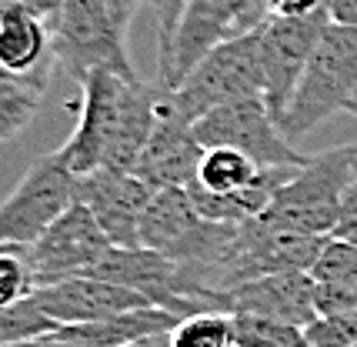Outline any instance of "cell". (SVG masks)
I'll return each mask as SVG.
<instances>
[{
    "label": "cell",
    "instance_id": "21",
    "mask_svg": "<svg viewBox=\"0 0 357 347\" xmlns=\"http://www.w3.org/2000/svg\"><path fill=\"white\" fill-rule=\"evenodd\" d=\"M171 347H237L234 317L227 311H201L181 317L171 331Z\"/></svg>",
    "mask_w": 357,
    "mask_h": 347
},
{
    "label": "cell",
    "instance_id": "26",
    "mask_svg": "<svg viewBox=\"0 0 357 347\" xmlns=\"http://www.w3.org/2000/svg\"><path fill=\"white\" fill-rule=\"evenodd\" d=\"M271 17H311L324 10L327 0H264Z\"/></svg>",
    "mask_w": 357,
    "mask_h": 347
},
{
    "label": "cell",
    "instance_id": "18",
    "mask_svg": "<svg viewBox=\"0 0 357 347\" xmlns=\"http://www.w3.org/2000/svg\"><path fill=\"white\" fill-rule=\"evenodd\" d=\"M267 167H261L257 160H250L241 151L231 147H211L204 154L201 167H197V180L194 187L207 190V194H237V190H248L261 180V174Z\"/></svg>",
    "mask_w": 357,
    "mask_h": 347
},
{
    "label": "cell",
    "instance_id": "6",
    "mask_svg": "<svg viewBox=\"0 0 357 347\" xmlns=\"http://www.w3.org/2000/svg\"><path fill=\"white\" fill-rule=\"evenodd\" d=\"M77 204V177L57 154L37 157L17 187L0 201V251H27L50 224Z\"/></svg>",
    "mask_w": 357,
    "mask_h": 347
},
{
    "label": "cell",
    "instance_id": "12",
    "mask_svg": "<svg viewBox=\"0 0 357 347\" xmlns=\"http://www.w3.org/2000/svg\"><path fill=\"white\" fill-rule=\"evenodd\" d=\"M204 154H207V151H204V144L197 141L194 121L174 107L171 94H164L154 137L144 147L134 174L154 190L190 187V184L197 180V167H201Z\"/></svg>",
    "mask_w": 357,
    "mask_h": 347
},
{
    "label": "cell",
    "instance_id": "2",
    "mask_svg": "<svg viewBox=\"0 0 357 347\" xmlns=\"http://www.w3.org/2000/svg\"><path fill=\"white\" fill-rule=\"evenodd\" d=\"M267 17L264 0H187L174 33L160 44L157 84L174 94L211 50L264 27Z\"/></svg>",
    "mask_w": 357,
    "mask_h": 347
},
{
    "label": "cell",
    "instance_id": "4",
    "mask_svg": "<svg viewBox=\"0 0 357 347\" xmlns=\"http://www.w3.org/2000/svg\"><path fill=\"white\" fill-rule=\"evenodd\" d=\"M50 57L70 80H84L97 70H114L121 77H137L127 61L124 33L110 14L107 0H61L47 17Z\"/></svg>",
    "mask_w": 357,
    "mask_h": 347
},
{
    "label": "cell",
    "instance_id": "17",
    "mask_svg": "<svg viewBox=\"0 0 357 347\" xmlns=\"http://www.w3.org/2000/svg\"><path fill=\"white\" fill-rule=\"evenodd\" d=\"M177 321L181 317L174 311H164V307H137V311L107 317V321L61 327L54 334H61L67 341H77L84 347H127L144 341V337H154V334H171L177 327Z\"/></svg>",
    "mask_w": 357,
    "mask_h": 347
},
{
    "label": "cell",
    "instance_id": "28",
    "mask_svg": "<svg viewBox=\"0 0 357 347\" xmlns=\"http://www.w3.org/2000/svg\"><path fill=\"white\" fill-rule=\"evenodd\" d=\"M327 17L331 24L357 27V0H327Z\"/></svg>",
    "mask_w": 357,
    "mask_h": 347
},
{
    "label": "cell",
    "instance_id": "1",
    "mask_svg": "<svg viewBox=\"0 0 357 347\" xmlns=\"http://www.w3.org/2000/svg\"><path fill=\"white\" fill-rule=\"evenodd\" d=\"M357 97V27L327 24L307 70L297 84L287 111L280 117V130L287 141H297L321 127L327 117L347 111Z\"/></svg>",
    "mask_w": 357,
    "mask_h": 347
},
{
    "label": "cell",
    "instance_id": "9",
    "mask_svg": "<svg viewBox=\"0 0 357 347\" xmlns=\"http://www.w3.org/2000/svg\"><path fill=\"white\" fill-rule=\"evenodd\" d=\"M127 84H130V77H121L114 70H97V74H91L80 84L77 127L54 151L57 160L74 177H87V174L104 167L110 137L117 130V117H121V107H124Z\"/></svg>",
    "mask_w": 357,
    "mask_h": 347
},
{
    "label": "cell",
    "instance_id": "25",
    "mask_svg": "<svg viewBox=\"0 0 357 347\" xmlns=\"http://www.w3.org/2000/svg\"><path fill=\"white\" fill-rule=\"evenodd\" d=\"M334 240L344 244H357V180L344 190L341 207H337V224H334Z\"/></svg>",
    "mask_w": 357,
    "mask_h": 347
},
{
    "label": "cell",
    "instance_id": "5",
    "mask_svg": "<svg viewBox=\"0 0 357 347\" xmlns=\"http://www.w3.org/2000/svg\"><path fill=\"white\" fill-rule=\"evenodd\" d=\"M261 31V27H257ZM257 31L234 37L218 50H211L187 80L171 94L174 107L190 117L194 124L204 114L250 100V97H264V70H261V50H257Z\"/></svg>",
    "mask_w": 357,
    "mask_h": 347
},
{
    "label": "cell",
    "instance_id": "27",
    "mask_svg": "<svg viewBox=\"0 0 357 347\" xmlns=\"http://www.w3.org/2000/svg\"><path fill=\"white\" fill-rule=\"evenodd\" d=\"M144 3H151V7H154V0H107L110 14H114V20H117V27H121V31H127V27H130L134 14H137Z\"/></svg>",
    "mask_w": 357,
    "mask_h": 347
},
{
    "label": "cell",
    "instance_id": "11",
    "mask_svg": "<svg viewBox=\"0 0 357 347\" xmlns=\"http://www.w3.org/2000/svg\"><path fill=\"white\" fill-rule=\"evenodd\" d=\"M154 194L157 190L147 187L137 174L100 167L87 177H77V204L91 210L114 247H140V221Z\"/></svg>",
    "mask_w": 357,
    "mask_h": 347
},
{
    "label": "cell",
    "instance_id": "16",
    "mask_svg": "<svg viewBox=\"0 0 357 347\" xmlns=\"http://www.w3.org/2000/svg\"><path fill=\"white\" fill-rule=\"evenodd\" d=\"M50 54V27L47 17L27 3H10L0 20V67L10 77L37 80V67Z\"/></svg>",
    "mask_w": 357,
    "mask_h": 347
},
{
    "label": "cell",
    "instance_id": "24",
    "mask_svg": "<svg viewBox=\"0 0 357 347\" xmlns=\"http://www.w3.org/2000/svg\"><path fill=\"white\" fill-rule=\"evenodd\" d=\"M317 284H354L357 281V244H344V240H327L324 254L311 270Z\"/></svg>",
    "mask_w": 357,
    "mask_h": 347
},
{
    "label": "cell",
    "instance_id": "3",
    "mask_svg": "<svg viewBox=\"0 0 357 347\" xmlns=\"http://www.w3.org/2000/svg\"><path fill=\"white\" fill-rule=\"evenodd\" d=\"M357 180V144H344L324 154L307 157V164L274 194L264 217L274 227L311 237H331L337 224L344 190Z\"/></svg>",
    "mask_w": 357,
    "mask_h": 347
},
{
    "label": "cell",
    "instance_id": "19",
    "mask_svg": "<svg viewBox=\"0 0 357 347\" xmlns=\"http://www.w3.org/2000/svg\"><path fill=\"white\" fill-rule=\"evenodd\" d=\"M40 80L27 77H3L0 80V141H10L33 121L40 107Z\"/></svg>",
    "mask_w": 357,
    "mask_h": 347
},
{
    "label": "cell",
    "instance_id": "29",
    "mask_svg": "<svg viewBox=\"0 0 357 347\" xmlns=\"http://www.w3.org/2000/svg\"><path fill=\"white\" fill-rule=\"evenodd\" d=\"M17 347H84V344L67 341L61 334H47V337H37V341H27V344H17Z\"/></svg>",
    "mask_w": 357,
    "mask_h": 347
},
{
    "label": "cell",
    "instance_id": "32",
    "mask_svg": "<svg viewBox=\"0 0 357 347\" xmlns=\"http://www.w3.org/2000/svg\"><path fill=\"white\" fill-rule=\"evenodd\" d=\"M10 3H14V0H0V20L7 17V10H10Z\"/></svg>",
    "mask_w": 357,
    "mask_h": 347
},
{
    "label": "cell",
    "instance_id": "10",
    "mask_svg": "<svg viewBox=\"0 0 357 347\" xmlns=\"http://www.w3.org/2000/svg\"><path fill=\"white\" fill-rule=\"evenodd\" d=\"M110 251H114V244L104 234V227L93 221V214L84 204H74L67 214H61L57 221L50 224V231L24 254H27L33 277H37V287H40L63 281V277L91 274Z\"/></svg>",
    "mask_w": 357,
    "mask_h": 347
},
{
    "label": "cell",
    "instance_id": "23",
    "mask_svg": "<svg viewBox=\"0 0 357 347\" xmlns=\"http://www.w3.org/2000/svg\"><path fill=\"white\" fill-rule=\"evenodd\" d=\"M37 291V277L24 251H0V307H14Z\"/></svg>",
    "mask_w": 357,
    "mask_h": 347
},
{
    "label": "cell",
    "instance_id": "35",
    "mask_svg": "<svg viewBox=\"0 0 357 347\" xmlns=\"http://www.w3.org/2000/svg\"><path fill=\"white\" fill-rule=\"evenodd\" d=\"M354 347H357V344H354Z\"/></svg>",
    "mask_w": 357,
    "mask_h": 347
},
{
    "label": "cell",
    "instance_id": "22",
    "mask_svg": "<svg viewBox=\"0 0 357 347\" xmlns=\"http://www.w3.org/2000/svg\"><path fill=\"white\" fill-rule=\"evenodd\" d=\"M61 331L57 321L37 307V300L27 298L14 304V307H0V347H17L27 344V341H37V337H47V334Z\"/></svg>",
    "mask_w": 357,
    "mask_h": 347
},
{
    "label": "cell",
    "instance_id": "8",
    "mask_svg": "<svg viewBox=\"0 0 357 347\" xmlns=\"http://www.w3.org/2000/svg\"><path fill=\"white\" fill-rule=\"evenodd\" d=\"M331 24L327 7L311 17H267L257 31V50H261V70H264V100L271 114L284 117L297 84L307 70L314 47L321 40L324 27Z\"/></svg>",
    "mask_w": 357,
    "mask_h": 347
},
{
    "label": "cell",
    "instance_id": "15",
    "mask_svg": "<svg viewBox=\"0 0 357 347\" xmlns=\"http://www.w3.org/2000/svg\"><path fill=\"white\" fill-rule=\"evenodd\" d=\"M164 87L160 84H144V80H130L124 94V107L117 117V130L110 137L107 147V160L104 167L107 171H121V174H134L144 147L154 137L157 117H160V104H164Z\"/></svg>",
    "mask_w": 357,
    "mask_h": 347
},
{
    "label": "cell",
    "instance_id": "31",
    "mask_svg": "<svg viewBox=\"0 0 357 347\" xmlns=\"http://www.w3.org/2000/svg\"><path fill=\"white\" fill-rule=\"evenodd\" d=\"M127 347H171V334H154V337H144V341Z\"/></svg>",
    "mask_w": 357,
    "mask_h": 347
},
{
    "label": "cell",
    "instance_id": "30",
    "mask_svg": "<svg viewBox=\"0 0 357 347\" xmlns=\"http://www.w3.org/2000/svg\"><path fill=\"white\" fill-rule=\"evenodd\" d=\"M17 3H27V7H33V10H37V14L50 17V14H54V7H57L61 0H17Z\"/></svg>",
    "mask_w": 357,
    "mask_h": 347
},
{
    "label": "cell",
    "instance_id": "34",
    "mask_svg": "<svg viewBox=\"0 0 357 347\" xmlns=\"http://www.w3.org/2000/svg\"><path fill=\"white\" fill-rule=\"evenodd\" d=\"M3 77H10V74H7V70H3V67H0V80H3Z\"/></svg>",
    "mask_w": 357,
    "mask_h": 347
},
{
    "label": "cell",
    "instance_id": "20",
    "mask_svg": "<svg viewBox=\"0 0 357 347\" xmlns=\"http://www.w3.org/2000/svg\"><path fill=\"white\" fill-rule=\"evenodd\" d=\"M231 317H234V344L237 347H311L307 327L257 314H231Z\"/></svg>",
    "mask_w": 357,
    "mask_h": 347
},
{
    "label": "cell",
    "instance_id": "7",
    "mask_svg": "<svg viewBox=\"0 0 357 347\" xmlns=\"http://www.w3.org/2000/svg\"><path fill=\"white\" fill-rule=\"evenodd\" d=\"M194 130H197V141L204 144V151L231 147V151H241L250 160H257L261 167H304L307 164V157L284 137L278 117L271 114L264 97L237 100V104L204 114L194 124Z\"/></svg>",
    "mask_w": 357,
    "mask_h": 347
},
{
    "label": "cell",
    "instance_id": "33",
    "mask_svg": "<svg viewBox=\"0 0 357 347\" xmlns=\"http://www.w3.org/2000/svg\"><path fill=\"white\" fill-rule=\"evenodd\" d=\"M347 114H354V117H357V97L351 100V104H347Z\"/></svg>",
    "mask_w": 357,
    "mask_h": 347
},
{
    "label": "cell",
    "instance_id": "13",
    "mask_svg": "<svg viewBox=\"0 0 357 347\" xmlns=\"http://www.w3.org/2000/svg\"><path fill=\"white\" fill-rule=\"evenodd\" d=\"M31 298L50 321H57V327L93 324V321H107L137 307H154L144 294L114 281H100V277H63L54 284H40Z\"/></svg>",
    "mask_w": 357,
    "mask_h": 347
},
{
    "label": "cell",
    "instance_id": "14",
    "mask_svg": "<svg viewBox=\"0 0 357 347\" xmlns=\"http://www.w3.org/2000/svg\"><path fill=\"white\" fill-rule=\"evenodd\" d=\"M220 311L227 314L274 317L284 324L311 327L321 317L317 311V281L311 274H267L257 281L234 287L220 298Z\"/></svg>",
    "mask_w": 357,
    "mask_h": 347
}]
</instances>
